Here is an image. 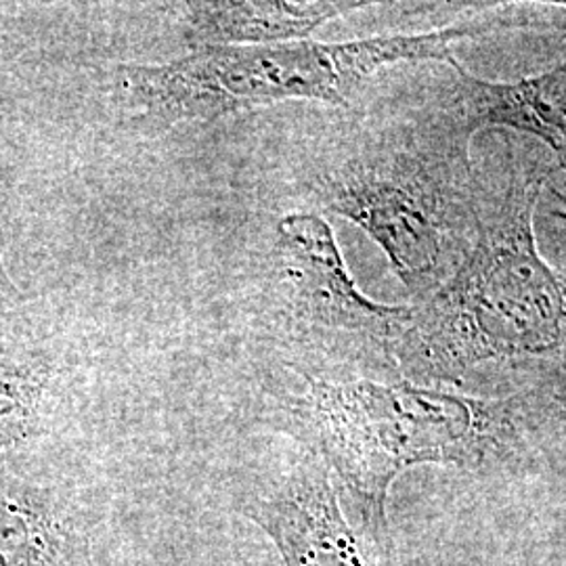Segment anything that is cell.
Returning <instances> with one entry per match:
<instances>
[{
    "label": "cell",
    "mask_w": 566,
    "mask_h": 566,
    "mask_svg": "<svg viewBox=\"0 0 566 566\" xmlns=\"http://www.w3.org/2000/svg\"><path fill=\"white\" fill-rule=\"evenodd\" d=\"M516 369L521 371V376H525V388L544 395L558 409L566 411V357L516 365Z\"/></svg>",
    "instance_id": "11"
},
{
    "label": "cell",
    "mask_w": 566,
    "mask_h": 566,
    "mask_svg": "<svg viewBox=\"0 0 566 566\" xmlns=\"http://www.w3.org/2000/svg\"><path fill=\"white\" fill-rule=\"evenodd\" d=\"M451 82L470 130H516L549 149L552 182L563 189L566 206V61L539 76L516 82H489L451 63Z\"/></svg>",
    "instance_id": "7"
},
{
    "label": "cell",
    "mask_w": 566,
    "mask_h": 566,
    "mask_svg": "<svg viewBox=\"0 0 566 566\" xmlns=\"http://www.w3.org/2000/svg\"><path fill=\"white\" fill-rule=\"evenodd\" d=\"M273 273L283 317L322 361L324 378L401 380L395 348L411 306L367 298L353 280L334 229L317 212H292L277 224Z\"/></svg>",
    "instance_id": "5"
},
{
    "label": "cell",
    "mask_w": 566,
    "mask_h": 566,
    "mask_svg": "<svg viewBox=\"0 0 566 566\" xmlns=\"http://www.w3.org/2000/svg\"><path fill=\"white\" fill-rule=\"evenodd\" d=\"M46 382L49 374L41 365L0 364V449L32 434Z\"/></svg>",
    "instance_id": "10"
},
{
    "label": "cell",
    "mask_w": 566,
    "mask_h": 566,
    "mask_svg": "<svg viewBox=\"0 0 566 566\" xmlns=\"http://www.w3.org/2000/svg\"><path fill=\"white\" fill-rule=\"evenodd\" d=\"M18 298H20V290L13 285L2 264V235H0V306H7Z\"/></svg>",
    "instance_id": "12"
},
{
    "label": "cell",
    "mask_w": 566,
    "mask_h": 566,
    "mask_svg": "<svg viewBox=\"0 0 566 566\" xmlns=\"http://www.w3.org/2000/svg\"><path fill=\"white\" fill-rule=\"evenodd\" d=\"M558 407L523 388L507 397L462 395L405 380L313 378L292 401L304 441L343 491L348 518L380 552L392 483L416 465L474 474L523 470Z\"/></svg>",
    "instance_id": "2"
},
{
    "label": "cell",
    "mask_w": 566,
    "mask_h": 566,
    "mask_svg": "<svg viewBox=\"0 0 566 566\" xmlns=\"http://www.w3.org/2000/svg\"><path fill=\"white\" fill-rule=\"evenodd\" d=\"M283 566H380V549L344 512L334 479L315 451L304 453L252 510Z\"/></svg>",
    "instance_id": "6"
},
{
    "label": "cell",
    "mask_w": 566,
    "mask_h": 566,
    "mask_svg": "<svg viewBox=\"0 0 566 566\" xmlns=\"http://www.w3.org/2000/svg\"><path fill=\"white\" fill-rule=\"evenodd\" d=\"M504 151L479 164L481 231L470 256L434 294L411 304L395 348L399 378L458 388L489 361L535 364L566 357V280L537 250L533 214L552 163Z\"/></svg>",
    "instance_id": "3"
},
{
    "label": "cell",
    "mask_w": 566,
    "mask_h": 566,
    "mask_svg": "<svg viewBox=\"0 0 566 566\" xmlns=\"http://www.w3.org/2000/svg\"><path fill=\"white\" fill-rule=\"evenodd\" d=\"M546 25L531 4L485 2L443 30L350 42L200 46L181 60L122 65V91L143 118L172 126L214 122L282 102L350 109L367 82L397 63H455V49L502 30Z\"/></svg>",
    "instance_id": "4"
},
{
    "label": "cell",
    "mask_w": 566,
    "mask_h": 566,
    "mask_svg": "<svg viewBox=\"0 0 566 566\" xmlns=\"http://www.w3.org/2000/svg\"><path fill=\"white\" fill-rule=\"evenodd\" d=\"M70 539L60 521L25 500H0V566H65Z\"/></svg>",
    "instance_id": "9"
},
{
    "label": "cell",
    "mask_w": 566,
    "mask_h": 566,
    "mask_svg": "<svg viewBox=\"0 0 566 566\" xmlns=\"http://www.w3.org/2000/svg\"><path fill=\"white\" fill-rule=\"evenodd\" d=\"M472 139L446 74L430 102L403 116L343 124L306 172L308 198L364 229L420 303L479 240L483 177Z\"/></svg>",
    "instance_id": "1"
},
{
    "label": "cell",
    "mask_w": 566,
    "mask_h": 566,
    "mask_svg": "<svg viewBox=\"0 0 566 566\" xmlns=\"http://www.w3.org/2000/svg\"><path fill=\"white\" fill-rule=\"evenodd\" d=\"M367 2L329 0H210L177 2L168 11L181 25L182 36L193 49L282 44L306 39L325 21L364 9Z\"/></svg>",
    "instance_id": "8"
}]
</instances>
